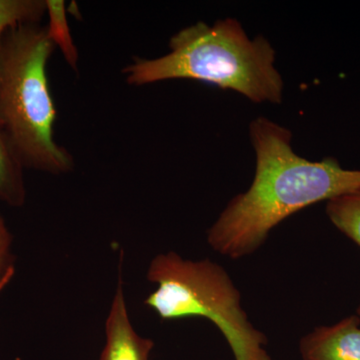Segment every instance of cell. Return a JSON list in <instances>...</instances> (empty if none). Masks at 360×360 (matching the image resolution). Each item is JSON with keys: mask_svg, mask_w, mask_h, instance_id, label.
<instances>
[{"mask_svg": "<svg viewBox=\"0 0 360 360\" xmlns=\"http://www.w3.org/2000/svg\"><path fill=\"white\" fill-rule=\"evenodd\" d=\"M169 52L158 58H135L122 70L129 85L193 79L231 89L255 103L283 101V77L274 46L262 35L250 39L234 18L212 25L195 23L169 40Z\"/></svg>", "mask_w": 360, "mask_h": 360, "instance_id": "7a4b0ae2", "label": "cell"}, {"mask_svg": "<svg viewBox=\"0 0 360 360\" xmlns=\"http://www.w3.org/2000/svg\"><path fill=\"white\" fill-rule=\"evenodd\" d=\"M303 360H360V321L345 317L333 326L314 328L300 340Z\"/></svg>", "mask_w": 360, "mask_h": 360, "instance_id": "8992f818", "label": "cell"}, {"mask_svg": "<svg viewBox=\"0 0 360 360\" xmlns=\"http://www.w3.org/2000/svg\"><path fill=\"white\" fill-rule=\"evenodd\" d=\"M56 46L46 26L7 30L0 45V120L25 168L51 174L72 172V155L54 139L56 103L46 66Z\"/></svg>", "mask_w": 360, "mask_h": 360, "instance_id": "3957f363", "label": "cell"}, {"mask_svg": "<svg viewBox=\"0 0 360 360\" xmlns=\"http://www.w3.org/2000/svg\"><path fill=\"white\" fill-rule=\"evenodd\" d=\"M46 13L49 23L46 26L49 39L56 49L61 51L68 65L72 70H77L78 51L70 33L65 4L61 0H46Z\"/></svg>", "mask_w": 360, "mask_h": 360, "instance_id": "9c48e42d", "label": "cell"}, {"mask_svg": "<svg viewBox=\"0 0 360 360\" xmlns=\"http://www.w3.org/2000/svg\"><path fill=\"white\" fill-rule=\"evenodd\" d=\"M106 342L99 360H149L155 347L150 338H142L130 321L122 278L105 322Z\"/></svg>", "mask_w": 360, "mask_h": 360, "instance_id": "5b68a950", "label": "cell"}, {"mask_svg": "<svg viewBox=\"0 0 360 360\" xmlns=\"http://www.w3.org/2000/svg\"><path fill=\"white\" fill-rule=\"evenodd\" d=\"M22 162L6 127L0 120V200L13 207L25 205L26 187Z\"/></svg>", "mask_w": 360, "mask_h": 360, "instance_id": "52a82bcc", "label": "cell"}, {"mask_svg": "<svg viewBox=\"0 0 360 360\" xmlns=\"http://www.w3.org/2000/svg\"><path fill=\"white\" fill-rule=\"evenodd\" d=\"M46 14V0H0V45L7 30L37 25Z\"/></svg>", "mask_w": 360, "mask_h": 360, "instance_id": "30bf717a", "label": "cell"}, {"mask_svg": "<svg viewBox=\"0 0 360 360\" xmlns=\"http://www.w3.org/2000/svg\"><path fill=\"white\" fill-rule=\"evenodd\" d=\"M156 284L144 300L163 321L201 317L224 336L236 360H272L266 336L248 319L241 295L226 270L210 259H184L176 252L156 255L148 270Z\"/></svg>", "mask_w": 360, "mask_h": 360, "instance_id": "277c9868", "label": "cell"}, {"mask_svg": "<svg viewBox=\"0 0 360 360\" xmlns=\"http://www.w3.org/2000/svg\"><path fill=\"white\" fill-rule=\"evenodd\" d=\"M250 136L252 184L229 201L207 231L212 250L232 259L252 255L274 227L303 208L360 189V170L343 168L335 158H302L293 150L290 130L269 118H255Z\"/></svg>", "mask_w": 360, "mask_h": 360, "instance_id": "6da1fadb", "label": "cell"}, {"mask_svg": "<svg viewBox=\"0 0 360 360\" xmlns=\"http://www.w3.org/2000/svg\"><path fill=\"white\" fill-rule=\"evenodd\" d=\"M13 243V234L0 213V292L11 283L15 274L16 259Z\"/></svg>", "mask_w": 360, "mask_h": 360, "instance_id": "8fae6325", "label": "cell"}, {"mask_svg": "<svg viewBox=\"0 0 360 360\" xmlns=\"http://www.w3.org/2000/svg\"><path fill=\"white\" fill-rule=\"evenodd\" d=\"M357 317H359V321H360V303H359V309H357Z\"/></svg>", "mask_w": 360, "mask_h": 360, "instance_id": "7c38bea8", "label": "cell"}, {"mask_svg": "<svg viewBox=\"0 0 360 360\" xmlns=\"http://www.w3.org/2000/svg\"><path fill=\"white\" fill-rule=\"evenodd\" d=\"M331 224L360 248V189L326 201Z\"/></svg>", "mask_w": 360, "mask_h": 360, "instance_id": "ba28073f", "label": "cell"}]
</instances>
